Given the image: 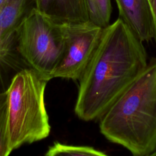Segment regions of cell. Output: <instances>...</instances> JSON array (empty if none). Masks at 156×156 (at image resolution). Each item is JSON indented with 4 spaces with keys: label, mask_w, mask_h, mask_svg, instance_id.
Returning a JSON list of instances; mask_svg holds the SVG:
<instances>
[{
    "label": "cell",
    "mask_w": 156,
    "mask_h": 156,
    "mask_svg": "<svg viewBox=\"0 0 156 156\" xmlns=\"http://www.w3.org/2000/svg\"><path fill=\"white\" fill-rule=\"evenodd\" d=\"M143 42L119 18L103 29L99 44L79 80L74 112L99 120L143 72L149 60Z\"/></svg>",
    "instance_id": "1"
},
{
    "label": "cell",
    "mask_w": 156,
    "mask_h": 156,
    "mask_svg": "<svg viewBox=\"0 0 156 156\" xmlns=\"http://www.w3.org/2000/svg\"><path fill=\"white\" fill-rule=\"evenodd\" d=\"M88 20L95 25L105 28L110 24L112 13L110 0H87Z\"/></svg>",
    "instance_id": "9"
},
{
    "label": "cell",
    "mask_w": 156,
    "mask_h": 156,
    "mask_svg": "<svg viewBox=\"0 0 156 156\" xmlns=\"http://www.w3.org/2000/svg\"><path fill=\"white\" fill-rule=\"evenodd\" d=\"M31 68L19 52L16 44L0 51V93L7 91L15 76Z\"/></svg>",
    "instance_id": "8"
},
{
    "label": "cell",
    "mask_w": 156,
    "mask_h": 156,
    "mask_svg": "<svg viewBox=\"0 0 156 156\" xmlns=\"http://www.w3.org/2000/svg\"><path fill=\"white\" fill-rule=\"evenodd\" d=\"M147 2L152 17L154 28V40L156 41V0H147Z\"/></svg>",
    "instance_id": "12"
},
{
    "label": "cell",
    "mask_w": 156,
    "mask_h": 156,
    "mask_svg": "<svg viewBox=\"0 0 156 156\" xmlns=\"http://www.w3.org/2000/svg\"><path fill=\"white\" fill-rule=\"evenodd\" d=\"M49 80L32 68L20 71L7 90L8 127L13 151L47 138L51 132L44 94Z\"/></svg>",
    "instance_id": "3"
},
{
    "label": "cell",
    "mask_w": 156,
    "mask_h": 156,
    "mask_svg": "<svg viewBox=\"0 0 156 156\" xmlns=\"http://www.w3.org/2000/svg\"><path fill=\"white\" fill-rule=\"evenodd\" d=\"M46 156L74 155V156H105L106 154L93 147L85 146H74L54 142L46 153Z\"/></svg>",
    "instance_id": "11"
},
{
    "label": "cell",
    "mask_w": 156,
    "mask_h": 156,
    "mask_svg": "<svg viewBox=\"0 0 156 156\" xmlns=\"http://www.w3.org/2000/svg\"><path fill=\"white\" fill-rule=\"evenodd\" d=\"M154 155H155V156H156V150H155V152L152 154V156H154Z\"/></svg>",
    "instance_id": "14"
},
{
    "label": "cell",
    "mask_w": 156,
    "mask_h": 156,
    "mask_svg": "<svg viewBox=\"0 0 156 156\" xmlns=\"http://www.w3.org/2000/svg\"><path fill=\"white\" fill-rule=\"evenodd\" d=\"M63 55L51 77L79 80L100 41L103 28L90 21L63 23Z\"/></svg>",
    "instance_id": "5"
},
{
    "label": "cell",
    "mask_w": 156,
    "mask_h": 156,
    "mask_svg": "<svg viewBox=\"0 0 156 156\" xmlns=\"http://www.w3.org/2000/svg\"><path fill=\"white\" fill-rule=\"evenodd\" d=\"M52 1H53V0H41V3L44 7H46Z\"/></svg>",
    "instance_id": "13"
},
{
    "label": "cell",
    "mask_w": 156,
    "mask_h": 156,
    "mask_svg": "<svg viewBox=\"0 0 156 156\" xmlns=\"http://www.w3.org/2000/svg\"><path fill=\"white\" fill-rule=\"evenodd\" d=\"M16 34L17 49L24 59L32 68L51 79L65 50L63 23L34 13L24 18Z\"/></svg>",
    "instance_id": "4"
},
{
    "label": "cell",
    "mask_w": 156,
    "mask_h": 156,
    "mask_svg": "<svg viewBox=\"0 0 156 156\" xmlns=\"http://www.w3.org/2000/svg\"><path fill=\"white\" fill-rule=\"evenodd\" d=\"M23 0H9L0 13V51L16 44V30L22 18Z\"/></svg>",
    "instance_id": "7"
},
{
    "label": "cell",
    "mask_w": 156,
    "mask_h": 156,
    "mask_svg": "<svg viewBox=\"0 0 156 156\" xmlns=\"http://www.w3.org/2000/svg\"><path fill=\"white\" fill-rule=\"evenodd\" d=\"M101 133L135 156L156 150V58L99 119Z\"/></svg>",
    "instance_id": "2"
},
{
    "label": "cell",
    "mask_w": 156,
    "mask_h": 156,
    "mask_svg": "<svg viewBox=\"0 0 156 156\" xmlns=\"http://www.w3.org/2000/svg\"><path fill=\"white\" fill-rule=\"evenodd\" d=\"M9 94L0 93V156H7L12 152L10 147L9 127Z\"/></svg>",
    "instance_id": "10"
},
{
    "label": "cell",
    "mask_w": 156,
    "mask_h": 156,
    "mask_svg": "<svg viewBox=\"0 0 156 156\" xmlns=\"http://www.w3.org/2000/svg\"><path fill=\"white\" fill-rule=\"evenodd\" d=\"M121 18L142 42L154 39L152 17L147 0H115Z\"/></svg>",
    "instance_id": "6"
}]
</instances>
